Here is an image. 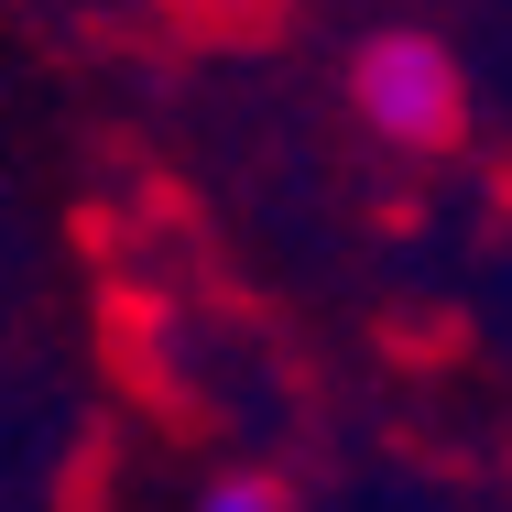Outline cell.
I'll return each instance as SVG.
<instances>
[{"label": "cell", "instance_id": "2", "mask_svg": "<svg viewBox=\"0 0 512 512\" xmlns=\"http://www.w3.org/2000/svg\"><path fill=\"white\" fill-rule=\"evenodd\" d=\"M197 512H295V502H284L273 480H218V491H207Z\"/></svg>", "mask_w": 512, "mask_h": 512}, {"label": "cell", "instance_id": "1", "mask_svg": "<svg viewBox=\"0 0 512 512\" xmlns=\"http://www.w3.org/2000/svg\"><path fill=\"white\" fill-rule=\"evenodd\" d=\"M349 109L393 153H447L458 120H469V77H458V55L436 33H371L349 55Z\"/></svg>", "mask_w": 512, "mask_h": 512}]
</instances>
